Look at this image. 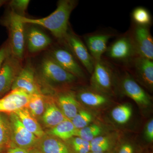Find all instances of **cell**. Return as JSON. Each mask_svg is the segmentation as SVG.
Returning a JSON list of instances; mask_svg holds the SVG:
<instances>
[{"mask_svg": "<svg viewBox=\"0 0 153 153\" xmlns=\"http://www.w3.org/2000/svg\"><path fill=\"white\" fill-rule=\"evenodd\" d=\"M74 0H60L55 11L48 16L41 19H30L19 16L25 24L38 25L49 30L55 38L63 41L68 31V21L72 11L76 5Z\"/></svg>", "mask_w": 153, "mask_h": 153, "instance_id": "6da1fadb", "label": "cell"}, {"mask_svg": "<svg viewBox=\"0 0 153 153\" xmlns=\"http://www.w3.org/2000/svg\"><path fill=\"white\" fill-rule=\"evenodd\" d=\"M1 22L8 31V43L11 55L22 60L25 52V24L21 22L19 15L12 10L7 13Z\"/></svg>", "mask_w": 153, "mask_h": 153, "instance_id": "7a4b0ae2", "label": "cell"}, {"mask_svg": "<svg viewBox=\"0 0 153 153\" xmlns=\"http://www.w3.org/2000/svg\"><path fill=\"white\" fill-rule=\"evenodd\" d=\"M39 67L41 76L50 84L65 85L76 80V76L64 70L50 55L43 57Z\"/></svg>", "mask_w": 153, "mask_h": 153, "instance_id": "3957f363", "label": "cell"}, {"mask_svg": "<svg viewBox=\"0 0 153 153\" xmlns=\"http://www.w3.org/2000/svg\"><path fill=\"white\" fill-rule=\"evenodd\" d=\"M12 128L13 147L30 150L36 148L39 139L28 131L14 113L9 114Z\"/></svg>", "mask_w": 153, "mask_h": 153, "instance_id": "277c9868", "label": "cell"}, {"mask_svg": "<svg viewBox=\"0 0 153 153\" xmlns=\"http://www.w3.org/2000/svg\"><path fill=\"white\" fill-rule=\"evenodd\" d=\"M21 60L10 54L0 69V98L12 89L13 83L22 68Z\"/></svg>", "mask_w": 153, "mask_h": 153, "instance_id": "5b68a950", "label": "cell"}, {"mask_svg": "<svg viewBox=\"0 0 153 153\" xmlns=\"http://www.w3.org/2000/svg\"><path fill=\"white\" fill-rule=\"evenodd\" d=\"M91 85L94 90L100 93L111 92L113 85V70L105 61L96 62L92 73Z\"/></svg>", "mask_w": 153, "mask_h": 153, "instance_id": "8992f818", "label": "cell"}, {"mask_svg": "<svg viewBox=\"0 0 153 153\" xmlns=\"http://www.w3.org/2000/svg\"><path fill=\"white\" fill-rule=\"evenodd\" d=\"M63 41L74 56L79 60L88 72L92 74L95 62L82 40L74 33L68 31Z\"/></svg>", "mask_w": 153, "mask_h": 153, "instance_id": "52a82bcc", "label": "cell"}, {"mask_svg": "<svg viewBox=\"0 0 153 153\" xmlns=\"http://www.w3.org/2000/svg\"><path fill=\"white\" fill-rule=\"evenodd\" d=\"M132 40L138 56L153 60V40L148 27L136 25Z\"/></svg>", "mask_w": 153, "mask_h": 153, "instance_id": "ba28073f", "label": "cell"}, {"mask_svg": "<svg viewBox=\"0 0 153 153\" xmlns=\"http://www.w3.org/2000/svg\"><path fill=\"white\" fill-rule=\"evenodd\" d=\"M21 89L31 95L41 94L36 83L35 71L31 63L28 62L22 67L14 80L11 90Z\"/></svg>", "mask_w": 153, "mask_h": 153, "instance_id": "9c48e42d", "label": "cell"}, {"mask_svg": "<svg viewBox=\"0 0 153 153\" xmlns=\"http://www.w3.org/2000/svg\"><path fill=\"white\" fill-rule=\"evenodd\" d=\"M106 52L110 58L120 61H128L137 54L131 37L128 36L118 38Z\"/></svg>", "mask_w": 153, "mask_h": 153, "instance_id": "30bf717a", "label": "cell"}, {"mask_svg": "<svg viewBox=\"0 0 153 153\" xmlns=\"http://www.w3.org/2000/svg\"><path fill=\"white\" fill-rule=\"evenodd\" d=\"M32 96L21 89L11 90L0 98V113L10 114L26 107Z\"/></svg>", "mask_w": 153, "mask_h": 153, "instance_id": "8fae6325", "label": "cell"}, {"mask_svg": "<svg viewBox=\"0 0 153 153\" xmlns=\"http://www.w3.org/2000/svg\"><path fill=\"white\" fill-rule=\"evenodd\" d=\"M50 56L61 67L76 77H84V73L81 66L76 61L71 52L65 48H57L53 49Z\"/></svg>", "mask_w": 153, "mask_h": 153, "instance_id": "7c38bea8", "label": "cell"}, {"mask_svg": "<svg viewBox=\"0 0 153 153\" xmlns=\"http://www.w3.org/2000/svg\"><path fill=\"white\" fill-rule=\"evenodd\" d=\"M112 36L109 34H97L85 38L86 47L95 62L101 60L102 56L107 49L108 41Z\"/></svg>", "mask_w": 153, "mask_h": 153, "instance_id": "4fadbf2b", "label": "cell"}, {"mask_svg": "<svg viewBox=\"0 0 153 153\" xmlns=\"http://www.w3.org/2000/svg\"><path fill=\"white\" fill-rule=\"evenodd\" d=\"M122 87L124 93L138 104L143 105H148L149 104V96L128 73L123 79Z\"/></svg>", "mask_w": 153, "mask_h": 153, "instance_id": "5bb4252c", "label": "cell"}, {"mask_svg": "<svg viewBox=\"0 0 153 153\" xmlns=\"http://www.w3.org/2000/svg\"><path fill=\"white\" fill-rule=\"evenodd\" d=\"M27 48L31 53H36L44 50L52 44L49 36L41 30L31 27L27 33Z\"/></svg>", "mask_w": 153, "mask_h": 153, "instance_id": "9a60e30c", "label": "cell"}, {"mask_svg": "<svg viewBox=\"0 0 153 153\" xmlns=\"http://www.w3.org/2000/svg\"><path fill=\"white\" fill-rule=\"evenodd\" d=\"M134 66L140 79L150 88L153 86V62L152 60L140 56L134 59Z\"/></svg>", "mask_w": 153, "mask_h": 153, "instance_id": "2e32d148", "label": "cell"}, {"mask_svg": "<svg viewBox=\"0 0 153 153\" xmlns=\"http://www.w3.org/2000/svg\"><path fill=\"white\" fill-rule=\"evenodd\" d=\"M36 148L43 153H70L69 149L64 143L47 134L39 139Z\"/></svg>", "mask_w": 153, "mask_h": 153, "instance_id": "e0dca14e", "label": "cell"}, {"mask_svg": "<svg viewBox=\"0 0 153 153\" xmlns=\"http://www.w3.org/2000/svg\"><path fill=\"white\" fill-rule=\"evenodd\" d=\"M17 115L23 126L39 139L46 134L37 119L33 116L27 108L19 109L14 113Z\"/></svg>", "mask_w": 153, "mask_h": 153, "instance_id": "ac0fdd59", "label": "cell"}, {"mask_svg": "<svg viewBox=\"0 0 153 153\" xmlns=\"http://www.w3.org/2000/svg\"><path fill=\"white\" fill-rule=\"evenodd\" d=\"M13 147L12 131L9 115L0 113V153Z\"/></svg>", "mask_w": 153, "mask_h": 153, "instance_id": "d6986e66", "label": "cell"}, {"mask_svg": "<svg viewBox=\"0 0 153 153\" xmlns=\"http://www.w3.org/2000/svg\"><path fill=\"white\" fill-rule=\"evenodd\" d=\"M41 119L45 126L50 129L67 119L54 102H49L46 104V108Z\"/></svg>", "mask_w": 153, "mask_h": 153, "instance_id": "ffe728a7", "label": "cell"}, {"mask_svg": "<svg viewBox=\"0 0 153 153\" xmlns=\"http://www.w3.org/2000/svg\"><path fill=\"white\" fill-rule=\"evenodd\" d=\"M58 102L60 110L69 120H71L79 111V104L73 94H62L58 97Z\"/></svg>", "mask_w": 153, "mask_h": 153, "instance_id": "44dd1931", "label": "cell"}, {"mask_svg": "<svg viewBox=\"0 0 153 153\" xmlns=\"http://www.w3.org/2000/svg\"><path fill=\"white\" fill-rule=\"evenodd\" d=\"M76 130L71 121L67 119L54 127L49 129L46 134L61 140H66L75 136Z\"/></svg>", "mask_w": 153, "mask_h": 153, "instance_id": "7402d4cb", "label": "cell"}, {"mask_svg": "<svg viewBox=\"0 0 153 153\" xmlns=\"http://www.w3.org/2000/svg\"><path fill=\"white\" fill-rule=\"evenodd\" d=\"M78 97L82 103L89 106H100L107 102L106 97L98 91H83L78 93Z\"/></svg>", "mask_w": 153, "mask_h": 153, "instance_id": "603a6c76", "label": "cell"}, {"mask_svg": "<svg viewBox=\"0 0 153 153\" xmlns=\"http://www.w3.org/2000/svg\"><path fill=\"white\" fill-rule=\"evenodd\" d=\"M45 97L42 94L32 95L26 108L36 119L42 117L46 108Z\"/></svg>", "mask_w": 153, "mask_h": 153, "instance_id": "cb8c5ba5", "label": "cell"}, {"mask_svg": "<svg viewBox=\"0 0 153 153\" xmlns=\"http://www.w3.org/2000/svg\"><path fill=\"white\" fill-rule=\"evenodd\" d=\"M132 18L137 25L148 27L152 22V16L149 12L143 7H138L134 9L132 13Z\"/></svg>", "mask_w": 153, "mask_h": 153, "instance_id": "d4e9b609", "label": "cell"}, {"mask_svg": "<svg viewBox=\"0 0 153 153\" xmlns=\"http://www.w3.org/2000/svg\"><path fill=\"white\" fill-rule=\"evenodd\" d=\"M131 114V108L127 105H122L117 107L111 112V116L115 121L121 124L127 122Z\"/></svg>", "mask_w": 153, "mask_h": 153, "instance_id": "484cf974", "label": "cell"}, {"mask_svg": "<svg viewBox=\"0 0 153 153\" xmlns=\"http://www.w3.org/2000/svg\"><path fill=\"white\" fill-rule=\"evenodd\" d=\"M101 132V128L96 125L93 124L87 126L80 129H76L75 136L90 142L94 138L99 136Z\"/></svg>", "mask_w": 153, "mask_h": 153, "instance_id": "4316f807", "label": "cell"}, {"mask_svg": "<svg viewBox=\"0 0 153 153\" xmlns=\"http://www.w3.org/2000/svg\"><path fill=\"white\" fill-rule=\"evenodd\" d=\"M92 120V116L89 113L84 110L78 111L71 120L76 129H80L87 126Z\"/></svg>", "mask_w": 153, "mask_h": 153, "instance_id": "83f0119b", "label": "cell"}, {"mask_svg": "<svg viewBox=\"0 0 153 153\" xmlns=\"http://www.w3.org/2000/svg\"><path fill=\"white\" fill-rule=\"evenodd\" d=\"M90 151L93 152H105L109 149V140L106 137L98 136L90 142Z\"/></svg>", "mask_w": 153, "mask_h": 153, "instance_id": "f1b7e54d", "label": "cell"}, {"mask_svg": "<svg viewBox=\"0 0 153 153\" xmlns=\"http://www.w3.org/2000/svg\"><path fill=\"white\" fill-rule=\"evenodd\" d=\"M29 0H13L9 3L11 10L22 16H25V13L30 4Z\"/></svg>", "mask_w": 153, "mask_h": 153, "instance_id": "f546056e", "label": "cell"}, {"mask_svg": "<svg viewBox=\"0 0 153 153\" xmlns=\"http://www.w3.org/2000/svg\"><path fill=\"white\" fill-rule=\"evenodd\" d=\"M10 53L8 43L6 42L0 48V69L6 58Z\"/></svg>", "mask_w": 153, "mask_h": 153, "instance_id": "4dcf8cb0", "label": "cell"}, {"mask_svg": "<svg viewBox=\"0 0 153 153\" xmlns=\"http://www.w3.org/2000/svg\"><path fill=\"white\" fill-rule=\"evenodd\" d=\"M72 146L73 148L82 147H90V143L89 142L82 139L79 137H76L72 140Z\"/></svg>", "mask_w": 153, "mask_h": 153, "instance_id": "1f68e13d", "label": "cell"}, {"mask_svg": "<svg viewBox=\"0 0 153 153\" xmlns=\"http://www.w3.org/2000/svg\"><path fill=\"white\" fill-rule=\"evenodd\" d=\"M146 135L149 141H152L153 140V120H151L146 127Z\"/></svg>", "mask_w": 153, "mask_h": 153, "instance_id": "d6a6232c", "label": "cell"}, {"mask_svg": "<svg viewBox=\"0 0 153 153\" xmlns=\"http://www.w3.org/2000/svg\"><path fill=\"white\" fill-rule=\"evenodd\" d=\"M118 153H134L133 148L129 144H125L121 146Z\"/></svg>", "mask_w": 153, "mask_h": 153, "instance_id": "836d02e7", "label": "cell"}, {"mask_svg": "<svg viewBox=\"0 0 153 153\" xmlns=\"http://www.w3.org/2000/svg\"><path fill=\"white\" fill-rule=\"evenodd\" d=\"M4 153H29V151L16 147H13L9 148Z\"/></svg>", "mask_w": 153, "mask_h": 153, "instance_id": "e575fe53", "label": "cell"}, {"mask_svg": "<svg viewBox=\"0 0 153 153\" xmlns=\"http://www.w3.org/2000/svg\"><path fill=\"white\" fill-rule=\"evenodd\" d=\"M73 149L76 153H88L90 151V147H82Z\"/></svg>", "mask_w": 153, "mask_h": 153, "instance_id": "d590c367", "label": "cell"}, {"mask_svg": "<svg viewBox=\"0 0 153 153\" xmlns=\"http://www.w3.org/2000/svg\"><path fill=\"white\" fill-rule=\"evenodd\" d=\"M29 153H43L37 148H34L29 150Z\"/></svg>", "mask_w": 153, "mask_h": 153, "instance_id": "8d00e7d4", "label": "cell"}, {"mask_svg": "<svg viewBox=\"0 0 153 153\" xmlns=\"http://www.w3.org/2000/svg\"><path fill=\"white\" fill-rule=\"evenodd\" d=\"M6 2V1L0 0V7Z\"/></svg>", "mask_w": 153, "mask_h": 153, "instance_id": "74e56055", "label": "cell"}, {"mask_svg": "<svg viewBox=\"0 0 153 153\" xmlns=\"http://www.w3.org/2000/svg\"><path fill=\"white\" fill-rule=\"evenodd\" d=\"M90 153H108L105 152H91Z\"/></svg>", "mask_w": 153, "mask_h": 153, "instance_id": "f35d334b", "label": "cell"}]
</instances>
